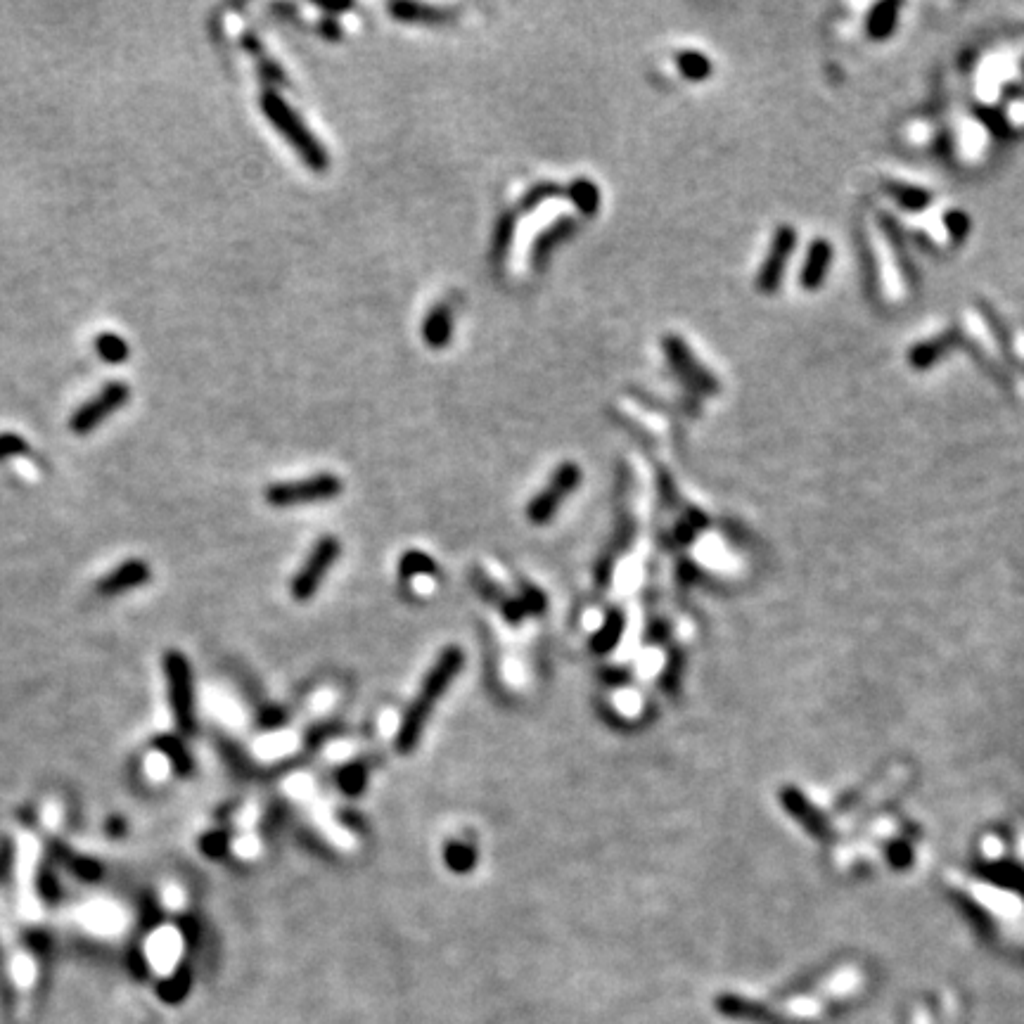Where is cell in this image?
<instances>
[{
    "label": "cell",
    "mask_w": 1024,
    "mask_h": 1024,
    "mask_svg": "<svg viewBox=\"0 0 1024 1024\" xmlns=\"http://www.w3.org/2000/svg\"><path fill=\"white\" fill-rule=\"evenodd\" d=\"M463 664H465V655H463V650L456 648V645L446 648L444 652H441V657L437 659V662H434V667L430 669V674L425 676V681H422V686L418 690V695H415V700L411 702V707H408L406 714H403L399 731H396V750H399L401 754H411L415 747H418V742L422 738V733H425V726H427V721H430L434 707H437V702L444 697L453 678L460 674Z\"/></svg>",
    "instance_id": "cell-1"
},
{
    "label": "cell",
    "mask_w": 1024,
    "mask_h": 1024,
    "mask_svg": "<svg viewBox=\"0 0 1024 1024\" xmlns=\"http://www.w3.org/2000/svg\"><path fill=\"white\" fill-rule=\"evenodd\" d=\"M259 107L261 112H264V117L278 128L280 136H283L287 143L294 147V152L302 157L304 164H309L316 174L328 171V150H325L323 143H318V138L313 136L311 128L304 124L297 110H292L290 102L280 98L273 88H266L259 98Z\"/></svg>",
    "instance_id": "cell-2"
},
{
    "label": "cell",
    "mask_w": 1024,
    "mask_h": 1024,
    "mask_svg": "<svg viewBox=\"0 0 1024 1024\" xmlns=\"http://www.w3.org/2000/svg\"><path fill=\"white\" fill-rule=\"evenodd\" d=\"M164 676L169 688V707L174 712L176 726L181 733L195 731V686H192L190 662L181 652H169L164 657Z\"/></svg>",
    "instance_id": "cell-3"
},
{
    "label": "cell",
    "mask_w": 1024,
    "mask_h": 1024,
    "mask_svg": "<svg viewBox=\"0 0 1024 1024\" xmlns=\"http://www.w3.org/2000/svg\"><path fill=\"white\" fill-rule=\"evenodd\" d=\"M342 489V479L332 475V472H323V475L297 479V482L271 484L264 491V498L268 505H273V508H290V505L332 501V498L342 494Z\"/></svg>",
    "instance_id": "cell-4"
},
{
    "label": "cell",
    "mask_w": 1024,
    "mask_h": 1024,
    "mask_svg": "<svg viewBox=\"0 0 1024 1024\" xmlns=\"http://www.w3.org/2000/svg\"><path fill=\"white\" fill-rule=\"evenodd\" d=\"M662 349L669 358L671 370H674L678 380L686 384L690 392L702 394V396L719 394V389H721L719 380H716L712 370L697 361V356L693 354V349L688 347L686 339H681L676 335H667L662 339Z\"/></svg>",
    "instance_id": "cell-5"
},
{
    "label": "cell",
    "mask_w": 1024,
    "mask_h": 1024,
    "mask_svg": "<svg viewBox=\"0 0 1024 1024\" xmlns=\"http://www.w3.org/2000/svg\"><path fill=\"white\" fill-rule=\"evenodd\" d=\"M581 484V467L576 463H562L548 484L539 491V496L527 505V520L531 524H548L558 515L560 505L565 503L567 496L574 494L576 486Z\"/></svg>",
    "instance_id": "cell-6"
},
{
    "label": "cell",
    "mask_w": 1024,
    "mask_h": 1024,
    "mask_svg": "<svg viewBox=\"0 0 1024 1024\" xmlns=\"http://www.w3.org/2000/svg\"><path fill=\"white\" fill-rule=\"evenodd\" d=\"M339 550L342 548H339V541L335 536H323V539L313 546L309 558H306L302 569H299L297 576L292 579L294 600L304 603V600H311L313 595L318 593V588L323 584L325 576H328L330 567L335 565V560L339 558Z\"/></svg>",
    "instance_id": "cell-7"
},
{
    "label": "cell",
    "mask_w": 1024,
    "mask_h": 1024,
    "mask_svg": "<svg viewBox=\"0 0 1024 1024\" xmlns=\"http://www.w3.org/2000/svg\"><path fill=\"white\" fill-rule=\"evenodd\" d=\"M128 399H131V389H128V384L124 382H110L105 384V389L98 396H93L91 401H86L83 406L79 408L72 415V420H69V430H72L74 434H91L93 430H98V427L105 422L107 418H110L112 413H117L119 408H124Z\"/></svg>",
    "instance_id": "cell-8"
},
{
    "label": "cell",
    "mask_w": 1024,
    "mask_h": 1024,
    "mask_svg": "<svg viewBox=\"0 0 1024 1024\" xmlns=\"http://www.w3.org/2000/svg\"><path fill=\"white\" fill-rule=\"evenodd\" d=\"M795 247L797 230L792 226H780L776 233H773L771 247H768L764 264H761L757 280H754V285H757V290L761 294H776L780 290V283H783L787 271V261H790Z\"/></svg>",
    "instance_id": "cell-9"
},
{
    "label": "cell",
    "mask_w": 1024,
    "mask_h": 1024,
    "mask_svg": "<svg viewBox=\"0 0 1024 1024\" xmlns=\"http://www.w3.org/2000/svg\"><path fill=\"white\" fill-rule=\"evenodd\" d=\"M152 579V569L145 560H126L117 569L102 576L98 584L100 595H121L145 586Z\"/></svg>",
    "instance_id": "cell-10"
},
{
    "label": "cell",
    "mask_w": 1024,
    "mask_h": 1024,
    "mask_svg": "<svg viewBox=\"0 0 1024 1024\" xmlns=\"http://www.w3.org/2000/svg\"><path fill=\"white\" fill-rule=\"evenodd\" d=\"M830 264H832L830 242L823 238L811 242L809 252H806L802 273H799V283H802L804 290H809V292L818 290V287L825 283V278H828Z\"/></svg>",
    "instance_id": "cell-11"
},
{
    "label": "cell",
    "mask_w": 1024,
    "mask_h": 1024,
    "mask_svg": "<svg viewBox=\"0 0 1024 1024\" xmlns=\"http://www.w3.org/2000/svg\"><path fill=\"white\" fill-rule=\"evenodd\" d=\"M574 233H576V221L567 219V216L565 219H558L553 226H548L546 230H543V233L534 242V249H531V261H534L536 271H543V266H546L550 254H553V249L558 247L560 242L572 238Z\"/></svg>",
    "instance_id": "cell-12"
},
{
    "label": "cell",
    "mask_w": 1024,
    "mask_h": 1024,
    "mask_svg": "<svg viewBox=\"0 0 1024 1024\" xmlns=\"http://www.w3.org/2000/svg\"><path fill=\"white\" fill-rule=\"evenodd\" d=\"M422 337H425L427 347L430 349H444L448 347L453 337V309L451 304L441 302L434 306V309L427 313L425 323H422Z\"/></svg>",
    "instance_id": "cell-13"
},
{
    "label": "cell",
    "mask_w": 1024,
    "mask_h": 1024,
    "mask_svg": "<svg viewBox=\"0 0 1024 1024\" xmlns=\"http://www.w3.org/2000/svg\"><path fill=\"white\" fill-rule=\"evenodd\" d=\"M389 12L401 22H413V24H444L451 22L453 10L448 8H434V5H422V3H392L389 5Z\"/></svg>",
    "instance_id": "cell-14"
},
{
    "label": "cell",
    "mask_w": 1024,
    "mask_h": 1024,
    "mask_svg": "<svg viewBox=\"0 0 1024 1024\" xmlns=\"http://www.w3.org/2000/svg\"><path fill=\"white\" fill-rule=\"evenodd\" d=\"M899 3H880L870 10L866 31L870 38L875 41H885V38L896 29V22H899Z\"/></svg>",
    "instance_id": "cell-15"
},
{
    "label": "cell",
    "mask_w": 1024,
    "mask_h": 1024,
    "mask_svg": "<svg viewBox=\"0 0 1024 1024\" xmlns=\"http://www.w3.org/2000/svg\"><path fill=\"white\" fill-rule=\"evenodd\" d=\"M515 226H517V211H505V214L498 219L494 240H491V264L501 266L503 259L510 252L512 238H515Z\"/></svg>",
    "instance_id": "cell-16"
},
{
    "label": "cell",
    "mask_w": 1024,
    "mask_h": 1024,
    "mask_svg": "<svg viewBox=\"0 0 1024 1024\" xmlns=\"http://www.w3.org/2000/svg\"><path fill=\"white\" fill-rule=\"evenodd\" d=\"M885 192L906 211H923L927 204L932 202L930 192L923 188H915V185H908V183H896V181L885 183Z\"/></svg>",
    "instance_id": "cell-17"
},
{
    "label": "cell",
    "mask_w": 1024,
    "mask_h": 1024,
    "mask_svg": "<svg viewBox=\"0 0 1024 1024\" xmlns=\"http://www.w3.org/2000/svg\"><path fill=\"white\" fill-rule=\"evenodd\" d=\"M951 349H953V335H942V337L932 339V342L918 344V347L908 354V363H911L913 368H920V370L930 368L946 354V351H951Z\"/></svg>",
    "instance_id": "cell-18"
},
{
    "label": "cell",
    "mask_w": 1024,
    "mask_h": 1024,
    "mask_svg": "<svg viewBox=\"0 0 1024 1024\" xmlns=\"http://www.w3.org/2000/svg\"><path fill=\"white\" fill-rule=\"evenodd\" d=\"M95 351L110 366H121L131 356V347L126 344V339L114 335V332H102V335L95 337Z\"/></svg>",
    "instance_id": "cell-19"
},
{
    "label": "cell",
    "mask_w": 1024,
    "mask_h": 1024,
    "mask_svg": "<svg viewBox=\"0 0 1024 1024\" xmlns=\"http://www.w3.org/2000/svg\"><path fill=\"white\" fill-rule=\"evenodd\" d=\"M567 197L576 204V209L584 216H595V211L600 207V192L598 185L593 181H586V178H579L567 188Z\"/></svg>",
    "instance_id": "cell-20"
},
{
    "label": "cell",
    "mask_w": 1024,
    "mask_h": 1024,
    "mask_svg": "<svg viewBox=\"0 0 1024 1024\" xmlns=\"http://www.w3.org/2000/svg\"><path fill=\"white\" fill-rule=\"evenodd\" d=\"M676 67L686 79L690 81H704L712 76V62L704 53H697V50H683V53H676Z\"/></svg>",
    "instance_id": "cell-21"
},
{
    "label": "cell",
    "mask_w": 1024,
    "mask_h": 1024,
    "mask_svg": "<svg viewBox=\"0 0 1024 1024\" xmlns=\"http://www.w3.org/2000/svg\"><path fill=\"white\" fill-rule=\"evenodd\" d=\"M560 195H567V192H562L560 185H555V183L536 185L534 190H529L527 195H524V200L520 204V211H517V214H522V211H529V209L539 207L541 202L553 200V197H560Z\"/></svg>",
    "instance_id": "cell-22"
},
{
    "label": "cell",
    "mask_w": 1024,
    "mask_h": 1024,
    "mask_svg": "<svg viewBox=\"0 0 1024 1024\" xmlns=\"http://www.w3.org/2000/svg\"><path fill=\"white\" fill-rule=\"evenodd\" d=\"M619 636H622V619H619V614H614V617H610L605 622V629L600 631V636H595V650L598 652H607L614 648V643H617Z\"/></svg>",
    "instance_id": "cell-23"
},
{
    "label": "cell",
    "mask_w": 1024,
    "mask_h": 1024,
    "mask_svg": "<svg viewBox=\"0 0 1024 1024\" xmlns=\"http://www.w3.org/2000/svg\"><path fill=\"white\" fill-rule=\"evenodd\" d=\"M27 451H29V444L22 434H15V432L0 434V460L12 458V456H22V453H27Z\"/></svg>",
    "instance_id": "cell-24"
},
{
    "label": "cell",
    "mask_w": 1024,
    "mask_h": 1024,
    "mask_svg": "<svg viewBox=\"0 0 1024 1024\" xmlns=\"http://www.w3.org/2000/svg\"><path fill=\"white\" fill-rule=\"evenodd\" d=\"M946 230H951L956 240L965 238L970 233V219L963 211H951V214H946Z\"/></svg>",
    "instance_id": "cell-25"
},
{
    "label": "cell",
    "mask_w": 1024,
    "mask_h": 1024,
    "mask_svg": "<svg viewBox=\"0 0 1024 1024\" xmlns=\"http://www.w3.org/2000/svg\"><path fill=\"white\" fill-rule=\"evenodd\" d=\"M159 747H164L166 754H169V757L176 761V768H178V771H181V773L188 771V768H190V759H188V754L183 752V747L178 745V742H169V738H159Z\"/></svg>",
    "instance_id": "cell-26"
},
{
    "label": "cell",
    "mask_w": 1024,
    "mask_h": 1024,
    "mask_svg": "<svg viewBox=\"0 0 1024 1024\" xmlns=\"http://www.w3.org/2000/svg\"><path fill=\"white\" fill-rule=\"evenodd\" d=\"M320 29H323L325 34H328V36H332V41H335V38L339 36V29L335 27V22H330V19H328V22H325L323 27H320Z\"/></svg>",
    "instance_id": "cell-27"
}]
</instances>
